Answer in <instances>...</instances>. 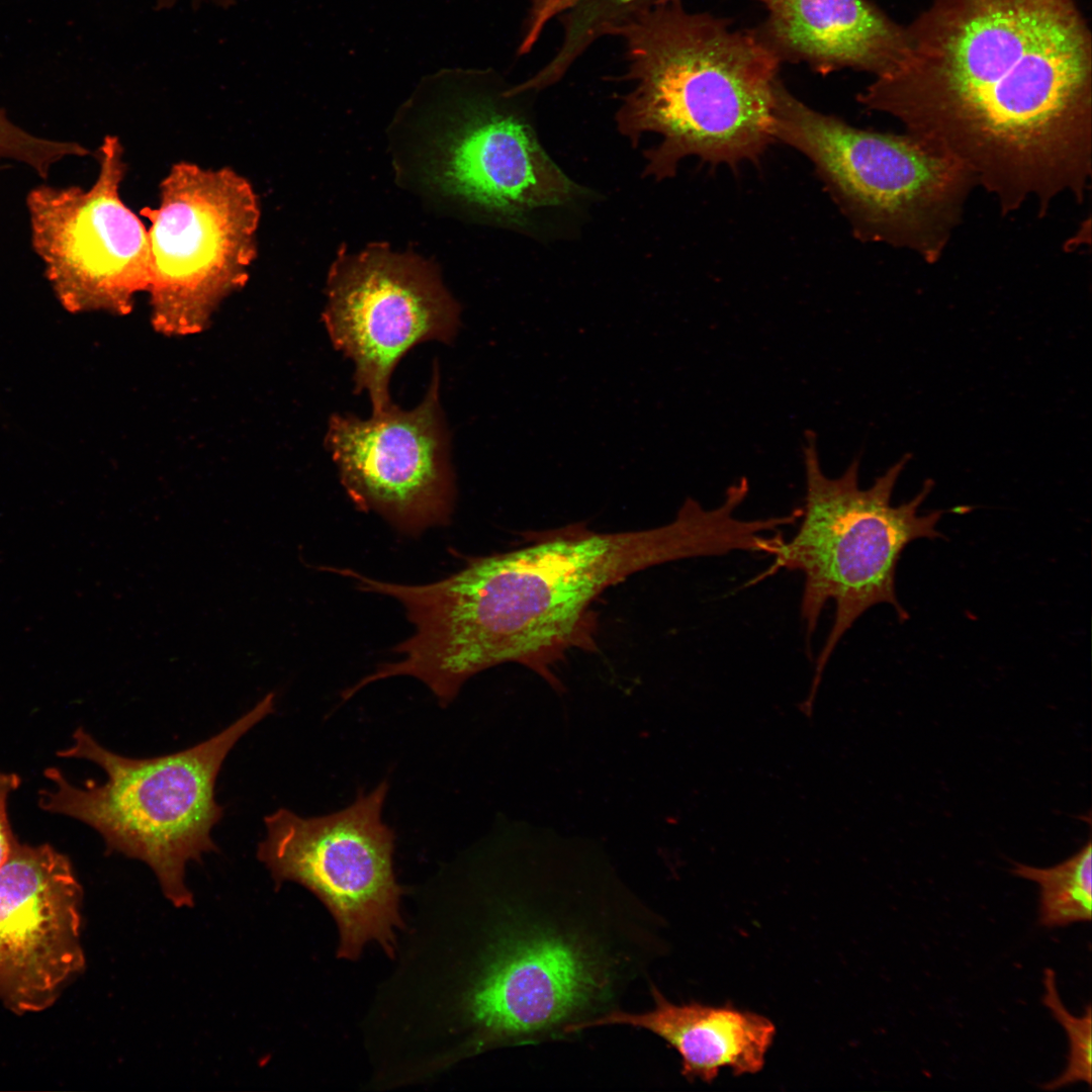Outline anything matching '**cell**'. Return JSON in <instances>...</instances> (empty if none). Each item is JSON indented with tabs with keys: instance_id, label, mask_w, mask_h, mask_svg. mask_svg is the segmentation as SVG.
Wrapping results in <instances>:
<instances>
[{
	"instance_id": "52a82bcc",
	"label": "cell",
	"mask_w": 1092,
	"mask_h": 1092,
	"mask_svg": "<svg viewBox=\"0 0 1092 1092\" xmlns=\"http://www.w3.org/2000/svg\"><path fill=\"white\" fill-rule=\"evenodd\" d=\"M774 136L813 164L853 235L937 262L963 218L972 174L909 134L863 129L817 111L780 79Z\"/></svg>"
},
{
	"instance_id": "2e32d148",
	"label": "cell",
	"mask_w": 1092,
	"mask_h": 1092,
	"mask_svg": "<svg viewBox=\"0 0 1092 1092\" xmlns=\"http://www.w3.org/2000/svg\"><path fill=\"white\" fill-rule=\"evenodd\" d=\"M649 987L651 1009L639 1013L619 1009L593 1022L589 1029L623 1025L657 1035L677 1052L680 1074L690 1082L711 1083L725 1067L735 1076L762 1069L776 1035L768 1018L729 1004H674L653 983Z\"/></svg>"
},
{
	"instance_id": "8fae6325",
	"label": "cell",
	"mask_w": 1092,
	"mask_h": 1092,
	"mask_svg": "<svg viewBox=\"0 0 1092 1092\" xmlns=\"http://www.w3.org/2000/svg\"><path fill=\"white\" fill-rule=\"evenodd\" d=\"M89 189L39 185L26 197L31 245L62 305L71 312L126 314L147 291V229L124 203L126 164L117 136L103 138Z\"/></svg>"
},
{
	"instance_id": "d6986e66",
	"label": "cell",
	"mask_w": 1092,
	"mask_h": 1092,
	"mask_svg": "<svg viewBox=\"0 0 1092 1092\" xmlns=\"http://www.w3.org/2000/svg\"><path fill=\"white\" fill-rule=\"evenodd\" d=\"M88 150L74 142L31 134L10 120L0 108V161L19 162L47 178L52 167L67 157H84Z\"/></svg>"
},
{
	"instance_id": "e0dca14e",
	"label": "cell",
	"mask_w": 1092,
	"mask_h": 1092,
	"mask_svg": "<svg viewBox=\"0 0 1092 1092\" xmlns=\"http://www.w3.org/2000/svg\"><path fill=\"white\" fill-rule=\"evenodd\" d=\"M1012 874L1039 886L1038 917L1045 927L1089 922L1092 917L1091 840L1074 855L1052 868L1014 863Z\"/></svg>"
},
{
	"instance_id": "5b68a950",
	"label": "cell",
	"mask_w": 1092,
	"mask_h": 1092,
	"mask_svg": "<svg viewBox=\"0 0 1092 1092\" xmlns=\"http://www.w3.org/2000/svg\"><path fill=\"white\" fill-rule=\"evenodd\" d=\"M274 704L275 694L269 693L211 738L150 758L114 753L80 727L73 734V744L58 755L96 763L105 771L106 781H87L78 788L58 768L49 767L44 776L53 788L39 792V806L94 828L108 852L146 862L176 907L191 906L185 868L217 851L211 831L223 815L214 798L222 762L243 735L274 712Z\"/></svg>"
},
{
	"instance_id": "3957f363",
	"label": "cell",
	"mask_w": 1092,
	"mask_h": 1092,
	"mask_svg": "<svg viewBox=\"0 0 1092 1092\" xmlns=\"http://www.w3.org/2000/svg\"><path fill=\"white\" fill-rule=\"evenodd\" d=\"M482 914L462 999L473 1053L579 1035L667 948L659 914L609 878H519Z\"/></svg>"
},
{
	"instance_id": "ffe728a7",
	"label": "cell",
	"mask_w": 1092,
	"mask_h": 1092,
	"mask_svg": "<svg viewBox=\"0 0 1092 1092\" xmlns=\"http://www.w3.org/2000/svg\"><path fill=\"white\" fill-rule=\"evenodd\" d=\"M581 1L584 0H527L528 11L518 47L519 55L527 54L533 49L550 20L572 9Z\"/></svg>"
},
{
	"instance_id": "4fadbf2b",
	"label": "cell",
	"mask_w": 1092,
	"mask_h": 1092,
	"mask_svg": "<svg viewBox=\"0 0 1092 1092\" xmlns=\"http://www.w3.org/2000/svg\"><path fill=\"white\" fill-rule=\"evenodd\" d=\"M439 365L422 402L391 404L361 420L334 414L325 445L355 506L374 511L406 534L446 524L453 510L454 474L440 405Z\"/></svg>"
},
{
	"instance_id": "ba28073f",
	"label": "cell",
	"mask_w": 1092,
	"mask_h": 1092,
	"mask_svg": "<svg viewBox=\"0 0 1092 1092\" xmlns=\"http://www.w3.org/2000/svg\"><path fill=\"white\" fill-rule=\"evenodd\" d=\"M485 72L446 71L430 94L422 151L439 193L502 224L522 226L542 209L565 206L582 188L549 157L513 95Z\"/></svg>"
},
{
	"instance_id": "277c9868",
	"label": "cell",
	"mask_w": 1092,
	"mask_h": 1092,
	"mask_svg": "<svg viewBox=\"0 0 1092 1092\" xmlns=\"http://www.w3.org/2000/svg\"><path fill=\"white\" fill-rule=\"evenodd\" d=\"M608 34L625 41L632 84L617 111L619 129L632 140L660 138L647 152L648 175L671 177L691 156L732 168L758 162L776 141L781 63L752 30L669 0L629 14Z\"/></svg>"
},
{
	"instance_id": "ac0fdd59",
	"label": "cell",
	"mask_w": 1092,
	"mask_h": 1092,
	"mask_svg": "<svg viewBox=\"0 0 1092 1092\" xmlns=\"http://www.w3.org/2000/svg\"><path fill=\"white\" fill-rule=\"evenodd\" d=\"M1043 1005L1054 1018L1063 1026L1069 1040V1055L1065 1071L1054 1080L1042 1085L1045 1091H1055L1070 1085L1092 1082V1010L1086 1006L1081 1016L1073 1015L1065 1006L1060 996L1056 973L1046 968L1043 972Z\"/></svg>"
},
{
	"instance_id": "9c48e42d",
	"label": "cell",
	"mask_w": 1092,
	"mask_h": 1092,
	"mask_svg": "<svg viewBox=\"0 0 1092 1092\" xmlns=\"http://www.w3.org/2000/svg\"><path fill=\"white\" fill-rule=\"evenodd\" d=\"M148 218L152 324L168 336L203 331L220 302L242 288L257 255L260 204L235 170L172 166Z\"/></svg>"
},
{
	"instance_id": "44dd1931",
	"label": "cell",
	"mask_w": 1092,
	"mask_h": 1092,
	"mask_svg": "<svg viewBox=\"0 0 1092 1092\" xmlns=\"http://www.w3.org/2000/svg\"><path fill=\"white\" fill-rule=\"evenodd\" d=\"M19 785L20 778L17 775L0 771V867L16 840L7 815V800Z\"/></svg>"
},
{
	"instance_id": "7c38bea8",
	"label": "cell",
	"mask_w": 1092,
	"mask_h": 1092,
	"mask_svg": "<svg viewBox=\"0 0 1092 1092\" xmlns=\"http://www.w3.org/2000/svg\"><path fill=\"white\" fill-rule=\"evenodd\" d=\"M327 295L325 327L335 348L353 361L355 392H368L372 413L392 404L390 377L406 352L425 341L450 343L460 324V306L436 268L380 244L342 252Z\"/></svg>"
},
{
	"instance_id": "9a60e30c",
	"label": "cell",
	"mask_w": 1092,
	"mask_h": 1092,
	"mask_svg": "<svg viewBox=\"0 0 1092 1092\" xmlns=\"http://www.w3.org/2000/svg\"><path fill=\"white\" fill-rule=\"evenodd\" d=\"M766 17L752 29L782 64L828 74L851 69L879 76L897 62L905 27L871 0H756Z\"/></svg>"
},
{
	"instance_id": "6da1fadb",
	"label": "cell",
	"mask_w": 1092,
	"mask_h": 1092,
	"mask_svg": "<svg viewBox=\"0 0 1092 1092\" xmlns=\"http://www.w3.org/2000/svg\"><path fill=\"white\" fill-rule=\"evenodd\" d=\"M966 168L1006 215L1092 172V34L1076 0H932L857 96Z\"/></svg>"
},
{
	"instance_id": "30bf717a",
	"label": "cell",
	"mask_w": 1092,
	"mask_h": 1092,
	"mask_svg": "<svg viewBox=\"0 0 1092 1092\" xmlns=\"http://www.w3.org/2000/svg\"><path fill=\"white\" fill-rule=\"evenodd\" d=\"M386 780L359 792L346 808L303 817L280 808L264 818L257 856L276 884L296 882L315 894L340 930V958L356 959L377 940L393 953L402 890L393 873L394 831L382 820Z\"/></svg>"
},
{
	"instance_id": "8992f818",
	"label": "cell",
	"mask_w": 1092,
	"mask_h": 1092,
	"mask_svg": "<svg viewBox=\"0 0 1092 1092\" xmlns=\"http://www.w3.org/2000/svg\"><path fill=\"white\" fill-rule=\"evenodd\" d=\"M909 458L904 455L872 486L861 489L858 458L840 476L828 477L820 465L816 435L812 431L805 434L806 495L801 525L791 540H784L763 575L782 568L804 574L801 617L809 654L823 609L830 601L835 603L832 628L803 704L808 709L814 704L831 654L864 612L890 604L901 622L908 619L895 592L896 568L904 548L919 538L943 537L935 527L945 511L918 515L933 488L932 480L927 479L911 500L891 505L894 486Z\"/></svg>"
},
{
	"instance_id": "7a4b0ae2",
	"label": "cell",
	"mask_w": 1092,
	"mask_h": 1092,
	"mask_svg": "<svg viewBox=\"0 0 1092 1092\" xmlns=\"http://www.w3.org/2000/svg\"><path fill=\"white\" fill-rule=\"evenodd\" d=\"M524 537L429 584L365 577V592L398 600L416 627L393 649L403 658L380 664L376 677L413 676L447 707L468 678L514 662L559 692L557 663L572 649H597L592 607L607 588L662 563L727 554L733 541L725 513L692 497L656 528L603 533L575 523Z\"/></svg>"
},
{
	"instance_id": "5bb4252c",
	"label": "cell",
	"mask_w": 1092,
	"mask_h": 1092,
	"mask_svg": "<svg viewBox=\"0 0 1092 1092\" xmlns=\"http://www.w3.org/2000/svg\"><path fill=\"white\" fill-rule=\"evenodd\" d=\"M81 900L65 854L15 840L0 867V1000L11 1011L47 1009L82 970Z\"/></svg>"
},
{
	"instance_id": "7402d4cb",
	"label": "cell",
	"mask_w": 1092,
	"mask_h": 1092,
	"mask_svg": "<svg viewBox=\"0 0 1092 1092\" xmlns=\"http://www.w3.org/2000/svg\"><path fill=\"white\" fill-rule=\"evenodd\" d=\"M666 1L669 0H619V3L626 12H634Z\"/></svg>"
},
{
	"instance_id": "603a6c76",
	"label": "cell",
	"mask_w": 1092,
	"mask_h": 1092,
	"mask_svg": "<svg viewBox=\"0 0 1092 1092\" xmlns=\"http://www.w3.org/2000/svg\"><path fill=\"white\" fill-rule=\"evenodd\" d=\"M158 1H159V3H160V6H169V5H171V4H172V3H173V2L175 1V0H158ZM214 1H216V2H217V3H219V4H223V5H225V4H229V3H230L231 1H233V0H214Z\"/></svg>"
}]
</instances>
